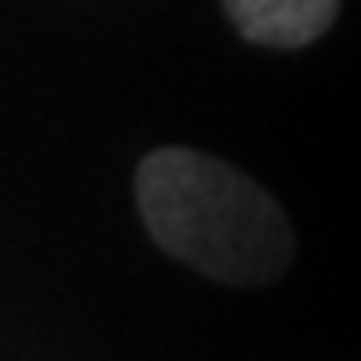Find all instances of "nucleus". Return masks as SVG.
I'll return each mask as SVG.
<instances>
[{"label":"nucleus","mask_w":361,"mask_h":361,"mask_svg":"<svg viewBox=\"0 0 361 361\" xmlns=\"http://www.w3.org/2000/svg\"><path fill=\"white\" fill-rule=\"evenodd\" d=\"M137 209L153 241L205 277L265 285L293 257L281 205L257 180L193 149H161L137 169Z\"/></svg>","instance_id":"f257e3e1"},{"label":"nucleus","mask_w":361,"mask_h":361,"mask_svg":"<svg viewBox=\"0 0 361 361\" xmlns=\"http://www.w3.org/2000/svg\"><path fill=\"white\" fill-rule=\"evenodd\" d=\"M341 0H225L237 32L269 49H301L334 25Z\"/></svg>","instance_id":"f03ea898"}]
</instances>
